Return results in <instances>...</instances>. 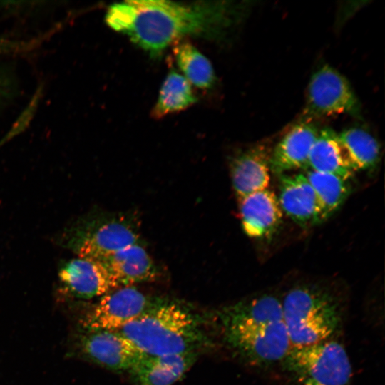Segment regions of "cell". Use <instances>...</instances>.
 <instances>
[{
	"mask_svg": "<svg viewBox=\"0 0 385 385\" xmlns=\"http://www.w3.org/2000/svg\"><path fill=\"white\" fill-rule=\"evenodd\" d=\"M277 200L283 213L301 227L325 220L320 201L304 173L279 175Z\"/></svg>",
	"mask_w": 385,
	"mask_h": 385,
	"instance_id": "8fae6325",
	"label": "cell"
},
{
	"mask_svg": "<svg viewBox=\"0 0 385 385\" xmlns=\"http://www.w3.org/2000/svg\"><path fill=\"white\" fill-rule=\"evenodd\" d=\"M339 135L351 155L356 171L371 168L377 163L380 147L369 132L359 128H350Z\"/></svg>",
	"mask_w": 385,
	"mask_h": 385,
	"instance_id": "44dd1931",
	"label": "cell"
},
{
	"mask_svg": "<svg viewBox=\"0 0 385 385\" xmlns=\"http://www.w3.org/2000/svg\"><path fill=\"white\" fill-rule=\"evenodd\" d=\"M174 58L183 76L200 89H210L216 82L211 62L194 45L180 40L173 44Z\"/></svg>",
	"mask_w": 385,
	"mask_h": 385,
	"instance_id": "d6986e66",
	"label": "cell"
},
{
	"mask_svg": "<svg viewBox=\"0 0 385 385\" xmlns=\"http://www.w3.org/2000/svg\"><path fill=\"white\" fill-rule=\"evenodd\" d=\"M304 171V175L320 201L326 220L342 205L349 195L351 190L350 178L309 169Z\"/></svg>",
	"mask_w": 385,
	"mask_h": 385,
	"instance_id": "ffe728a7",
	"label": "cell"
},
{
	"mask_svg": "<svg viewBox=\"0 0 385 385\" xmlns=\"http://www.w3.org/2000/svg\"><path fill=\"white\" fill-rule=\"evenodd\" d=\"M197 352L145 355L129 373L138 385H173L190 369Z\"/></svg>",
	"mask_w": 385,
	"mask_h": 385,
	"instance_id": "2e32d148",
	"label": "cell"
},
{
	"mask_svg": "<svg viewBox=\"0 0 385 385\" xmlns=\"http://www.w3.org/2000/svg\"><path fill=\"white\" fill-rule=\"evenodd\" d=\"M307 169L351 178L356 171L351 155L339 133L326 128L311 149Z\"/></svg>",
	"mask_w": 385,
	"mask_h": 385,
	"instance_id": "e0dca14e",
	"label": "cell"
},
{
	"mask_svg": "<svg viewBox=\"0 0 385 385\" xmlns=\"http://www.w3.org/2000/svg\"><path fill=\"white\" fill-rule=\"evenodd\" d=\"M19 45L9 41H0V53L9 52L19 48Z\"/></svg>",
	"mask_w": 385,
	"mask_h": 385,
	"instance_id": "603a6c76",
	"label": "cell"
},
{
	"mask_svg": "<svg viewBox=\"0 0 385 385\" xmlns=\"http://www.w3.org/2000/svg\"><path fill=\"white\" fill-rule=\"evenodd\" d=\"M318 134V129L309 120L293 126L271 151V172L279 175L293 170H306Z\"/></svg>",
	"mask_w": 385,
	"mask_h": 385,
	"instance_id": "5bb4252c",
	"label": "cell"
},
{
	"mask_svg": "<svg viewBox=\"0 0 385 385\" xmlns=\"http://www.w3.org/2000/svg\"><path fill=\"white\" fill-rule=\"evenodd\" d=\"M238 200L242 230L247 236L267 238L277 232L283 212L273 191L265 189Z\"/></svg>",
	"mask_w": 385,
	"mask_h": 385,
	"instance_id": "7c38bea8",
	"label": "cell"
},
{
	"mask_svg": "<svg viewBox=\"0 0 385 385\" xmlns=\"http://www.w3.org/2000/svg\"><path fill=\"white\" fill-rule=\"evenodd\" d=\"M120 287L151 281L157 277L158 269L140 242L128 246L101 262Z\"/></svg>",
	"mask_w": 385,
	"mask_h": 385,
	"instance_id": "9a60e30c",
	"label": "cell"
},
{
	"mask_svg": "<svg viewBox=\"0 0 385 385\" xmlns=\"http://www.w3.org/2000/svg\"><path fill=\"white\" fill-rule=\"evenodd\" d=\"M242 4L130 0L111 5L105 19L111 29L125 34L133 44L156 58L184 36H224L247 11L250 6Z\"/></svg>",
	"mask_w": 385,
	"mask_h": 385,
	"instance_id": "6da1fadb",
	"label": "cell"
},
{
	"mask_svg": "<svg viewBox=\"0 0 385 385\" xmlns=\"http://www.w3.org/2000/svg\"><path fill=\"white\" fill-rule=\"evenodd\" d=\"M225 337L245 361L266 366L284 359L292 345L281 301L263 294L239 302L222 314Z\"/></svg>",
	"mask_w": 385,
	"mask_h": 385,
	"instance_id": "7a4b0ae2",
	"label": "cell"
},
{
	"mask_svg": "<svg viewBox=\"0 0 385 385\" xmlns=\"http://www.w3.org/2000/svg\"><path fill=\"white\" fill-rule=\"evenodd\" d=\"M140 242L138 230L123 216L101 217L79 228L71 241L78 257L101 262L113 253Z\"/></svg>",
	"mask_w": 385,
	"mask_h": 385,
	"instance_id": "8992f818",
	"label": "cell"
},
{
	"mask_svg": "<svg viewBox=\"0 0 385 385\" xmlns=\"http://www.w3.org/2000/svg\"><path fill=\"white\" fill-rule=\"evenodd\" d=\"M360 103L347 79L335 68L324 65L312 76L307 88V118L338 114L358 116Z\"/></svg>",
	"mask_w": 385,
	"mask_h": 385,
	"instance_id": "52a82bcc",
	"label": "cell"
},
{
	"mask_svg": "<svg viewBox=\"0 0 385 385\" xmlns=\"http://www.w3.org/2000/svg\"><path fill=\"white\" fill-rule=\"evenodd\" d=\"M73 348L80 356L117 371H130L146 355L120 331L83 329Z\"/></svg>",
	"mask_w": 385,
	"mask_h": 385,
	"instance_id": "ba28073f",
	"label": "cell"
},
{
	"mask_svg": "<svg viewBox=\"0 0 385 385\" xmlns=\"http://www.w3.org/2000/svg\"><path fill=\"white\" fill-rule=\"evenodd\" d=\"M13 86L9 75L0 68V105L11 94Z\"/></svg>",
	"mask_w": 385,
	"mask_h": 385,
	"instance_id": "7402d4cb",
	"label": "cell"
},
{
	"mask_svg": "<svg viewBox=\"0 0 385 385\" xmlns=\"http://www.w3.org/2000/svg\"><path fill=\"white\" fill-rule=\"evenodd\" d=\"M58 277L64 292L81 299L101 297L120 287L102 263L81 257L64 263Z\"/></svg>",
	"mask_w": 385,
	"mask_h": 385,
	"instance_id": "30bf717a",
	"label": "cell"
},
{
	"mask_svg": "<svg viewBox=\"0 0 385 385\" xmlns=\"http://www.w3.org/2000/svg\"><path fill=\"white\" fill-rule=\"evenodd\" d=\"M197 101L192 85L181 73L171 69L160 87L151 117L157 120L163 118L188 108Z\"/></svg>",
	"mask_w": 385,
	"mask_h": 385,
	"instance_id": "ac0fdd59",
	"label": "cell"
},
{
	"mask_svg": "<svg viewBox=\"0 0 385 385\" xmlns=\"http://www.w3.org/2000/svg\"><path fill=\"white\" fill-rule=\"evenodd\" d=\"M155 303L133 286L120 287L100 297L84 317L82 327L120 331Z\"/></svg>",
	"mask_w": 385,
	"mask_h": 385,
	"instance_id": "9c48e42d",
	"label": "cell"
},
{
	"mask_svg": "<svg viewBox=\"0 0 385 385\" xmlns=\"http://www.w3.org/2000/svg\"><path fill=\"white\" fill-rule=\"evenodd\" d=\"M120 332L147 355L196 352L204 337L196 317L173 302H158Z\"/></svg>",
	"mask_w": 385,
	"mask_h": 385,
	"instance_id": "3957f363",
	"label": "cell"
},
{
	"mask_svg": "<svg viewBox=\"0 0 385 385\" xmlns=\"http://www.w3.org/2000/svg\"><path fill=\"white\" fill-rule=\"evenodd\" d=\"M282 361L301 385H349L352 375L345 349L334 340L292 346Z\"/></svg>",
	"mask_w": 385,
	"mask_h": 385,
	"instance_id": "5b68a950",
	"label": "cell"
},
{
	"mask_svg": "<svg viewBox=\"0 0 385 385\" xmlns=\"http://www.w3.org/2000/svg\"><path fill=\"white\" fill-rule=\"evenodd\" d=\"M281 303L292 347L329 340L341 325L338 302L321 287L296 286L287 292Z\"/></svg>",
	"mask_w": 385,
	"mask_h": 385,
	"instance_id": "277c9868",
	"label": "cell"
},
{
	"mask_svg": "<svg viewBox=\"0 0 385 385\" xmlns=\"http://www.w3.org/2000/svg\"><path fill=\"white\" fill-rule=\"evenodd\" d=\"M271 151L265 144H257L232 158L230 175L238 199L268 188Z\"/></svg>",
	"mask_w": 385,
	"mask_h": 385,
	"instance_id": "4fadbf2b",
	"label": "cell"
}]
</instances>
